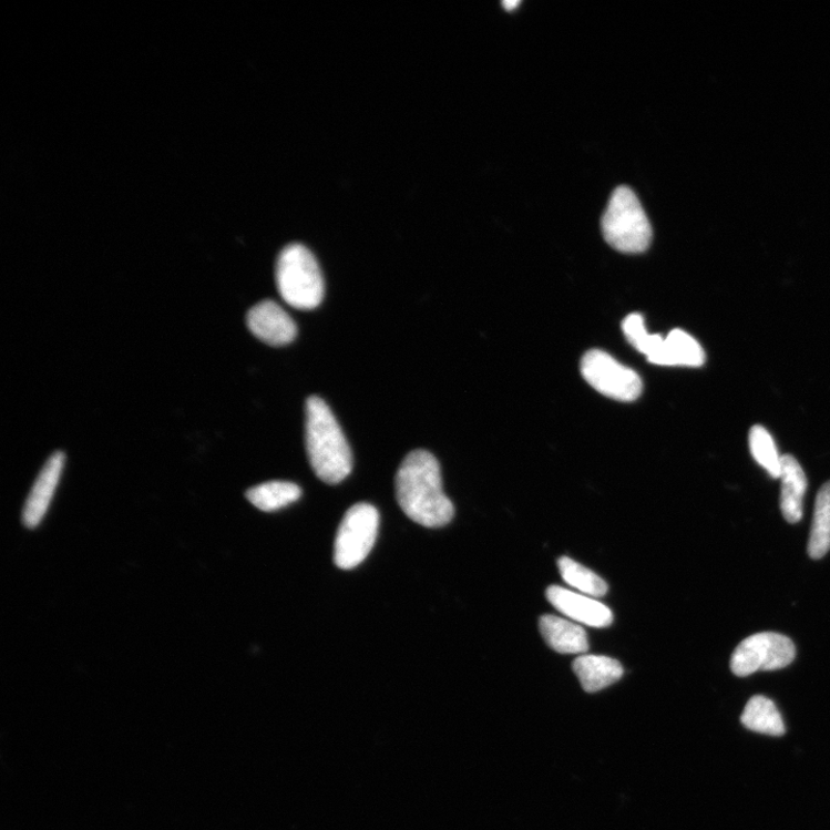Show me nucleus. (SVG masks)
<instances>
[{"instance_id":"18","label":"nucleus","mask_w":830,"mask_h":830,"mask_svg":"<svg viewBox=\"0 0 830 830\" xmlns=\"http://www.w3.org/2000/svg\"><path fill=\"white\" fill-rule=\"evenodd\" d=\"M561 576L566 584L574 587L587 596L603 597L608 592V585L593 571L568 557H562L559 561Z\"/></svg>"},{"instance_id":"17","label":"nucleus","mask_w":830,"mask_h":830,"mask_svg":"<svg viewBox=\"0 0 830 830\" xmlns=\"http://www.w3.org/2000/svg\"><path fill=\"white\" fill-rule=\"evenodd\" d=\"M808 550L813 560L822 559L830 550V481L821 486L817 495Z\"/></svg>"},{"instance_id":"13","label":"nucleus","mask_w":830,"mask_h":830,"mask_svg":"<svg viewBox=\"0 0 830 830\" xmlns=\"http://www.w3.org/2000/svg\"><path fill=\"white\" fill-rule=\"evenodd\" d=\"M574 672L583 689L595 694L618 682L624 669L615 658L604 655H582L574 663Z\"/></svg>"},{"instance_id":"3","label":"nucleus","mask_w":830,"mask_h":830,"mask_svg":"<svg viewBox=\"0 0 830 830\" xmlns=\"http://www.w3.org/2000/svg\"><path fill=\"white\" fill-rule=\"evenodd\" d=\"M276 283L281 299L294 308H317L325 297L320 266L308 248L300 244L286 246L276 265Z\"/></svg>"},{"instance_id":"6","label":"nucleus","mask_w":830,"mask_h":830,"mask_svg":"<svg viewBox=\"0 0 830 830\" xmlns=\"http://www.w3.org/2000/svg\"><path fill=\"white\" fill-rule=\"evenodd\" d=\"M796 657L790 638L776 633H761L744 639L731 656L730 668L738 677L759 670L770 672L788 667Z\"/></svg>"},{"instance_id":"10","label":"nucleus","mask_w":830,"mask_h":830,"mask_svg":"<svg viewBox=\"0 0 830 830\" xmlns=\"http://www.w3.org/2000/svg\"><path fill=\"white\" fill-rule=\"evenodd\" d=\"M65 461L64 452L57 451L41 470L22 511V523L27 529H37L45 518L61 481Z\"/></svg>"},{"instance_id":"15","label":"nucleus","mask_w":830,"mask_h":830,"mask_svg":"<svg viewBox=\"0 0 830 830\" xmlns=\"http://www.w3.org/2000/svg\"><path fill=\"white\" fill-rule=\"evenodd\" d=\"M741 724L752 731L769 736H782L786 732L778 707L764 696L750 699L744 708Z\"/></svg>"},{"instance_id":"5","label":"nucleus","mask_w":830,"mask_h":830,"mask_svg":"<svg viewBox=\"0 0 830 830\" xmlns=\"http://www.w3.org/2000/svg\"><path fill=\"white\" fill-rule=\"evenodd\" d=\"M379 525V512L373 505L359 503L350 508L335 539V564L342 570L361 564L376 545Z\"/></svg>"},{"instance_id":"14","label":"nucleus","mask_w":830,"mask_h":830,"mask_svg":"<svg viewBox=\"0 0 830 830\" xmlns=\"http://www.w3.org/2000/svg\"><path fill=\"white\" fill-rule=\"evenodd\" d=\"M543 639L562 654H583L590 648L585 629L572 622L553 615L542 616L539 622Z\"/></svg>"},{"instance_id":"19","label":"nucleus","mask_w":830,"mask_h":830,"mask_svg":"<svg viewBox=\"0 0 830 830\" xmlns=\"http://www.w3.org/2000/svg\"><path fill=\"white\" fill-rule=\"evenodd\" d=\"M749 444L756 462L772 479H780L782 457H780L776 442L767 429L759 424L754 426L749 434Z\"/></svg>"},{"instance_id":"12","label":"nucleus","mask_w":830,"mask_h":830,"mask_svg":"<svg viewBox=\"0 0 830 830\" xmlns=\"http://www.w3.org/2000/svg\"><path fill=\"white\" fill-rule=\"evenodd\" d=\"M780 479L782 483L780 504L783 518L788 523L797 524L803 518L808 478L793 455L782 457Z\"/></svg>"},{"instance_id":"2","label":"nucleus","mask_w":830,"mask_h":830,"mask_svg":"<svg viewBox=\"0 0 830 830\" xmlns=\"http://www.w3.org/2000/svg\"><path fill=\"white\" fill-rule=\"evenodd\" d=\"M305 439L309 463L321 481L337 484L350 475L352 451L334 413L319 396L307 399Z\"/></svg>"},{"instance_id":"1","label":"nucleus","mask_w":830,"mask_h":830,"mask_svg":"<svg viewBox=\"0 0 830 830\" xmlns=\"http://www.w3.org/2000/svg\"><path fill=\"white\" fill-rule=\"evenodd\" d=\"M394 483L397 502L414 523L439 529L452 521L454 508L444 494L440 464L431 452H410L400 464Z\"/></svg>"},{"instance_id":"20","label":"nucleus","mask_w":830,"mask_h":830,"mask_svg":"<svg viewBox=\"0 0 830 830\" xmlns=\"http://www.w3.org/2000/svg\"><path fill=\"white\" fill-rule=\"evenodd\" d=\"M520 4H521L520 0H504L503 2V7L509 11L513 10L514 8H518Z\"/></svg>"},{"instance_id":"11","label":"nucleus","mask_w":830,"mask_h":830,"mask_svg":"<svg viewBox=\"0 0 830 830\" xmlns=\"http://www.w3.org/2000/svg\"><path fill=\"white\" fill-rule=\"evenodd\" d=\"M550 603L563 615L592 627H607L614 621L612 611L600 601L560 586L547 590Z\"/></svg>"},{"instance_id":"9","label":"nucleus","mask_w":830,"mask_h":830,"mask_svg":"<svg viewBox=\"0 0 830 830\" xmlns=\"http://www.w3.org/2000/svg\"><path fill=\"white\" fill-rule=\"evenodd\" d=\"M247 326L256 338L270 347L288 346L297 337L296 322L273 300L256 304L247 314Z\"/></svg>"},{"instance_id":"7","label":"nucleus","mask_w":830,"mask_h":830,"mask_svg":"<svg viewBox=\"0 0 830 830\" xmlns=\"http://www.w3.org/2000/svg\"><path fill=\"white\" fill-rule=\"evenodd\" d=\"M582 375L600 393L619 402H634L643 391V382L636 371L604 351L593 350L584 356Z\"/></svg>"},{"instance_id":"8","label":"nucleus","mask_w":830,"mask_h":830,"mask_svg":"<svg viewBox=\"0 0 830 830\" xmlns=\"http://www.w3.org/2000/svg\"><path fill=\"white\" fill-rule=\"evenodd\" d=\"M634 348L657 366L700 367L706 359L699 342L680 329L670 331L666 338L646 332Z\"/></svg>"},{"instance_id":"4","label":"nucleus","mask_w":830,"mask_h":830,"mask_svg":"<svg viewBox=\"0 0 830 830\" xmlns=\"http://www.w3.org/2000/svg\"><path fill=\"white\" fill-rule=\"evenodd\" d=\"M601 226L606 242L618 252L639 254L650 245V223L639 198L626 186L613 193Z\"/></svg>"},{"instance_id":"16","label":"nucleus","mask_w":830,"mask_h":830,"mask_svg":"<svg viewBox=\"0 0 830 830\" xmlns=\"http://www.w3.org/2000/svg\"><path fill=\"white\" fill-rule=\"evenodd\" d=\"M246 498L255 508L274 512L297 502L301 498V489L294 482L270 481L253 486Z\"/></svg>"}]
</instances>
